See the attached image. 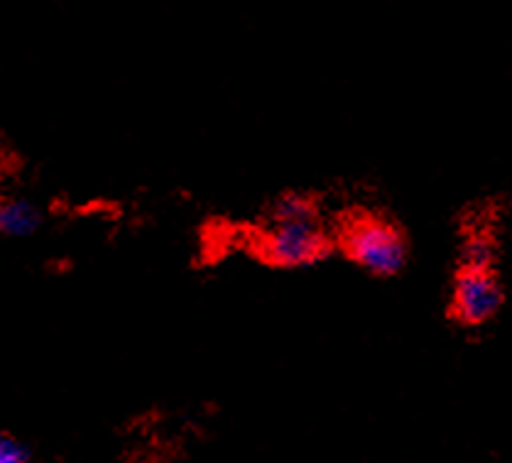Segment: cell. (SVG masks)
I'll return each instance as SVG.
<instances>
[{"label": "cell", "instance_id": "obj_1", "mask_svg": "<svg viewBox=\"0 0 512 463\" xmlns=\"http://www.w3.org/2000/svg\"><path fill=\"white\" fill-rule=\"evenodd\" d=\"M341 248L353 263L378 277L397 275L410 258L405 233L392 221L370 214L356 216L346 223Z\"/></svg>", "mask_w": 512, "mask_h": 463}, {"label": "cell", "instance_id": "obj_2", "mask_svg": "<svg viewBox=\"0 0 512 463\" xmlns=\"http://www.w3.org/2000/svg\"><path fill=\"white\" fill-rule=\"evenodd\" d=\"M505 290L493 265L461 263L451 292V314L461 326H483L503 309Z\"/></svg>", "mask_w": 512, "mask_h": 463}, {"label": "cell", "instance_id": "obj_3", "mask_svg": "<svg viewBox=\"0 0 512 463\" xmlns=\"http://www.w3.org/2000/svg\"><path fill=\"white\" fill-rule=\"evenodd\" d=\"M331 250V241L317 226V221L304 223H277L270 226L260 241V255L270 265L280 268H302L326 258Z\"/></svg>", "mask_w": 512, "mask_h": 463}, {"label": "cell", "instance_id": "obj_4", "mask_svg": "<svg viewBox=\"0 0 512 463\" xmlns=\"http://www.w3.org/2000/svg\"><path fill=\"white\" fill-rule=\"evenodd\" d=\"M42 226V211L32 201L5 199L0 206V231L8 238L32 236Z\"/></svg>", "mask_w": 512, "mask_h": 463}, {"label": "cell", "instance_id": "obj_5", "mask_svg": "<svg viewBox=\"0 0 512 463\" xmlns=\"http://www.w3.org/2000/svg\"><path fill=\"white\" fill-rule=\"evenodd\" d=\"M304 221H317V209L314 201L307 196L287 194L277 199V204L270 211V226L277 223H304Z\"/></svg>", "mask_w": 512, "mask_h": 463}, {"label": "cell", "instance_id": "obj_6", "mask_svg": "<svg viewBox=\"0 0 512 463\" xmlns=\"http://www.w3.org/2000/svg\"><path fill=\"white\" fill-rule=\"evenodd\" d=\"M25 461H27V451L20 441H15L13 437L0 439V463H25Z\"/></svg>", "mask_w": 512, "mask_h": 463}]
</instances>
